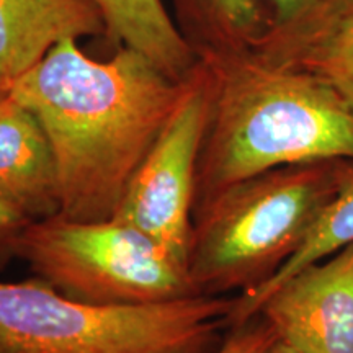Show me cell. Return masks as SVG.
I'll list each match as a JSON object with an SVG mask.
<instances>
[{
	"mask_svg": "<svg viewBox=\"0 0 353 353\" xmlns=\"http://www.w3.org/2000/svg\"><path fill=\"white\" fill-rule=\"evenodd\" d=\"M38 278L79 301L151 304L196 294L187 268L151 237L114 218L32 221L17 244Z\"/></svg>",
	"mask_w": 353,
	"mask_h": 353,
	"instance_id": "5",
	"label": "cell"
},
{
	"mask_svg": "<svg viewBox=\"0 0 353 353\" xmlns=\"http://www.w3.org/2000/svg\"><path fill=\"white\" fill-rule=\"evenodd\" d=\"M174 21L198 57L254 50L265 33L255 0H170Z\"/></svg>",
	"mask_w": 353,
	"mask_h": 353,
	"instance_id": "13",
	"label": "cell"
},
{
	"mask_svg": "<svg viewBox=\"0 0 353 353\" xmlns=\"http://www.w3.org/2000/svg\"><path fill=\"white\" fill-rule=\"evenodd\" d=\"M234 298L79 301L33 278L0 281V353H211Z\"/></svg>",
	"mask_w": 353,
	"mask_h": 353,
	"instance_id": "4",
	"label": "cell"
},
{
	"mask_svg": "<svg viewBox=\"0 0 353 353\" xmlns=\"http://www.w3.org/2000/svg\"><path fill=\"white\" fill-rule=\"evenodd\" d=\"M278 339L275 329L265 317L257 316L231 332L214 353H265Z\"/></svg>",
	"mask_w": 353,
	"mask_h": 353,
	"instance_id": "15",
	"label": "cell"
},
{
	"mask_svg": "<svg viewBox=\"0 0 353 353\" xmlns=\"http://www.w3.org/2000/svg\"><path fill=\"white\" fill-rule=\"evenodd\" d=\"M214 77L205 59L188 74L169 123L145 154L113 218L151 237L187 268L198 161L213 105Z\"/></svg>",
	"mask_w": 353,
	"mask_h": 353,
	"instance_id": "6",
	"label": "cell"
},
{
	"mask_svg": "<svg viewBox=\"0 0 353 353\" xmlns=\"http://www.w3.org/2000/svg\"><path fill=\"white\" fill-rule=\"evenodd\" d=\"M30 223L32 219L23 211L0 198V263L10 255H17V244Z\"/></svg>",
	"mask_w": 353,
	"mask_h": 353,
	"instance_id": "16",
	"label": "cell"
},
{
	"mask_svg": "<svg viewBox=\"0 0 353 353\" xmlns=\"http://www.w3.org/2000/svg\"><path fill=\"white\" fill-rule=\"evenodd\" d=\"M265 33L254 50L265 63L291 68L325 41L353 10V0H255Z\"/></svg>",
	"mask_w": 353,
	"mask_h": 353,
	"instance_id": "11",
	"label": "cell"
},
{
	"mask_svg": "<svg viewBox=\"0 0 353 353\" xmlns=\"http://www.w3.org/2000/svg\"><path fill=\"white\" fill-rule=\"evenodd\" d=\"M257 316L301 353H353V242L290 276Z\"/></svg>",
	"mask_w": 353,
	"mask_h": 353,
	"instance_id": "7",
	"label": "cell"
},
{
	"mask_svg": "<svg viewBox=\"0 0 353 353\" xmlns=\"http://www.w3.org/2000/svg\"><path fill=\"white\" fill-rule=\"evenodd\" d=\"M291 68L307 70L327 82L353 108V10L325 41Z\"/></svg>",
	"mask_w": 353,
	"mask_h": 353,
	"instance_id": "14",
	"label": "cell"
},
{
	"mask_svg": "<svg viewBox=\"0 0 353 353\" xmlns=\"http://www.w3.org/2000/svg\"><path fill=\"white\" fill-rule=\"evenodd\" d=\"M108 37L143 52L176 81H183L200 57L190 46L162 0H95Z\"/></svg>",
	"mask_w": 353,
	"mask_h": 353,
	"instance_id": "10",
	"label": "cell"
},
{
	"mask_svg": "<svg viewBox=\"0 0 353 353\" xmlns=\"http://www.w3.org/2000/svg\"><path fill=\"white\" fill-rule=\"evenodd\" d=\"M214 77L195 211L231 185L278 167L353 161V108L303 69L265 63L252 51L201 57Z\"/></svg>",
	"mask_w": 353,
	"mask_h": 353,
	"instance_id": "2",
	"label": "cell"
},
{
	"mask_svg": "<svg viewBox=\"0 0 353 353\" xmlns=\"http://www.w3.org/2000/svg\"><path fill=\"white\" fill-rule=\"evenodd\" d=\"M188 77V76H187ZM132 48L97 61L65 38L10 82L54 151L61 216L113 218L132 175L182 99L185 82Z\"/></svg>",
	"mask_w": 353,
	"mask_h": 353,
	"instance_id": "1",
	"label": "cell"
},
{
	"mask_svg": "<svg viewBox=\"0 0 353 353\" xmlns=\"http://www.w3.org/2000/svg\"><path fill=\"white\" fill-rule=\"evenodd\" d=\"M345 161L321 159L262 172L196 210L187 254L193 291L249 293L270 280L332 201Z\"/></svg>",
	"mask_w": 353,
	"mask_h": 353,
	"instance_id": "3",
	"label": "cell"
},
{
	"mask_svg": "<svg viewBox=\"0 0 353 353\" xmlns=\"http://www.w3.org/2000/svg\"><path fill=\"white\" fill-rule=\"evenodd\" d=\"M108 37L95 0H0V70L15 81L65 38Z\"/></svg>",
	"mask_w": 353,
	"mask_h": 353,
	"instance_id": "9",
	"label": "cell"
},
{
	"mask_svg": "<svg viewBox=\"0 0 353 353\" xmlns=\"http://www.w3.org/2000/svg\"><path fill=\"white\" fill-rule=\"evenodd\" d=\"M265 353H301V352H298L296 348L291 347L290 343H286L283 341H280V339H276V341L272 343V347L268 348V350Z\"/></svg>",
	"mask_w": 353,
	"mask_h": 353,
	"instance_id": "17",
	"label": "cell"
},
{
	"mask_svg": "<svg viewBox=\"0 0 353 353\" xmlns=\"http://www.w3.org/2000/svg\"><path fill=\"white\" fill-rule=\"evenodd\" d=\"M0 198L32 221L61 213L50 138L38 118L10 94L0 100Z\"/></svg>",
	"mask_w": 353,
	"mask_h": 353,
	"instance_id": "8",
	"label": "cell"
},
{
	"mask_svg": "<svg viewBox=\"0 0 353 353\" xmlns=\"http://www.w3.org/2000/svg\"><path fill=\"white\" fill-rule=\"evenodd\" d=\"M353 242V161L347 159L342 169L339 190L325 206L317 223L296 254L257 290L234 296L228 317V329L239 327L257 317L262 303L273 290L307 265L327 259Z\"/></svg>",
	"mask_w": 353,
	"mask_h": 353,
	"instance_id": "12",
	"label": "cell"
},
{
	"mask_svg": "<svg viewBox=\"0 0 353 353\" xmlns=\"http://www.w3.org/2000/svg\"><path fill=\"white\" fill-rule=\"evenodd\" d=\"M8 94H10V81H8V79L3 76L2 70H0V100Z\"/></svg>",
	"mask_w": 353,
	"mask_h": 353,
	"instance_id": "18",
	"label": "cell"
}]
</instances>
